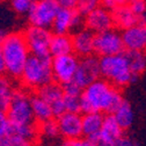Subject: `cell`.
<instances>
[{"label":"cell","mask_w":146,"mask_h":146,"mask_svg":"<svg viewBox=\"0 0 146 146\" xmlns=\"http://www.w3.org/2000/svg\"><path fill=\"white\" fill-rule=\"evenodd\" d=\"M101 77L115 87H124L131 84L132 72L124 53L100 57Z\"/></svg>","instance_id":"cell-4"},{"label":"cell","mask_w":146,"mask_h":146,"mask_svg":"<svg viewBox=\"0 0 146 146\" xmlns=\"http://www.w3.org/2000/svg\"><path fill=\"white\" fill-rule=\"evenodd\" d=\"M38 132H41L43 136L48 137V138H56L58 137L59 133V127H58V123L56 119H49L45 121L43 123L38 124Z\"/></svg>","instance_id":"cell-26"},{"label":"cell","mask_w":146,"mask_h":146,"mask_svg":"<svg viewBox=\"0 0 146 146\" xmlns=\"http://www.w3.org/2000/svg\"><path fill=\"white\" fill-rule=\"evenodd\" d=\"M100 6H101V0H78L76 9L80 14L86 16L88 13H90Z\"/></svg>","instance_id":"cell-27"},{"label":"cell","mask_w":146,"mask_h":146,"mask_svg":"<svg viewBox=\"0 0 146 146\" xmlns=\"http://www.w3.org/2000/svg\"><path fill=\"white\" fill-rule=\"evenodd\" d=\"M62 146H94V144L88 138H76V139H65Z\"/></svg>","instance_id":"cell-33"},{"label":"cell","mask_w":146,"mask_h":146,"mask_svg":"<svg viewBox=\"0 0 146 146\" xmlns=\"http://www.w3.org/2000/svg\"><path fill=\"white\" fill-rule=\"evenodd\" d=\"M14 93V88L9 81V79L4 76L0 77V110L6 111L12 101Z\"/></svg>","instance_id":"cell-25"},{"label":"cell","mask_w":146,"mask_h":146,"mask_svg":"<svg viewBox=\"0 0 146 146\" xmlns=\"http://www.w3.org/2000/svg\"><path fill=\"white\" fill-rule=\"evenodd\" d=\"M86 28V22H85V15L80 14L76 8L73 12V16H72V22H71V29L70 31H72L73 34H76L82 29Z\"/></svg>","instance_id":"cell-30"},{"label":"cell","mask_w":146,"mask_h":146,"mask_svg":"<svg viewBox=\"0 0 146 146\" xmlns=\"http://www.w3.org/2000/svg\"><path fill=\"white\" fill-rule=\"evenodd\" d=\"M11 133V122L8 119L7 113L0 110V139L8 137Z\"/></svg>","instance_id":"cell-31"},{"label":"cell","mask_w":146,"mask_h":146,"mask_svg":"<svg viewBox=\"0 0 146 146\" xmlns=\"http://www.w3.org/2000/svg\"><path fill=\"white\" fill-rule=\"evenodd\" d=\"M104 116L100 111L84 114L82 116V136L86 138H93L98 136L102 129Z\"/></svg>","instance_id":"cell-16"},{"label":"cell","mask_w":146,"mask_h":146,"mask_svg":"<svg viewBox=\"0 0 146 146\" xmlns=\"http://www.w3.org/2000/svg\"><path fill=\"white\" fill-rule=\"evenodd\" d=\"M51 106V109H52V114H53V117H60L63 114L66 113V109H65V104H64V98L59 101H56L50 104Z\"/></svg>","instance_id":"cell-35"},{"label":"cell","mask_w":146,"mask_h":146,"mask_svg":"<svg viewBox=\"0 0 146 146\" xmlns=\"http://www.w3.org/2000/svg\"><path fill=\"white\" fill-rule=\"evenodd\" d=\"M122 40L125 50L146 51V25H136L126 28L122 33Z\"/></svg>","instance_id":"cell-13"},{"label":"cell","mask_w":146,"mask_h":146,"mask_svg":"<svg viewBox=\"0 0 146 146\" xmlns=\"http://www.w3.org/2000/svg\"><path fill=\"white\" fill-rule=\"evenodd\" d=\"M101 70H100V57L96 54H90L87 57H81L79 59L78 68L73 77V81L77 82L82 89L89 84L100 79Z\"/></svg>","instance_id":"cell-9"},{"label":"cell","mask_w":146,"mask_h":146,"mask_svg":"<svg viewBox=\"0 0 146 146\" xmlns=\"http://www.w3.org/2000/svg\"><path fill=\"white\" fill-rule=\"evenodd\" d=\"M125 48L122 40V34L115 29H109L95 34L94 53L96 56H114L124 52Z\"/></svg>","instance_id":"cell-7"},{"label":"cell","mask_w":146,"mask_h":146,"mask_svg":"<svg viewBox=\"0 0 146 146\" xmlns=\"http://www.w3.org/2000/svg\"><path fill=\"white\" fill-rule=\"evenodd\" d=\"M20 138L35 141L38 135V125L37 124H26V125H11V133Z\"/></svg>","instance_id":"cell-24"},{"label":"cell","mask_w":146,"mask_h":146,"mask_svg":"<svg viewBox=\"0 0 146 146\" xmlns=\"http://www.w3.org/2000/svg\"><path fill=\"white\" fill-rule=\"evenodd\" d=\"M123 100L117 87L100 78L84 88L80 95V110L82 114L100 111L113 115Z\"/></svg>","instance_id":"cell-1"},{"label":"cell","mask_w":146,"mask_h":146,"mask_svg":"<svg viewBox=\"0 0 146 146\" xmlns=\"http://www.w3.org/2000/svg\"><path fill=\"white\" fill-rule=\"evenodd\" d=\"M11 125L35 124L30 96L22 89H14L12 101L6 110Z\"/></svg>","instance_id":"cell-5"},{"label":"cell","mask_w":146,"mask_h":146,"mask_svg":"<svg viewBox=\"0 0 146 146\" xmlns=\"http://www.w3.org/2000/svg\"><path fill=\"white\" fill-rule=\"evenodd\" d=\"M130 7L137 16H141V15L146 14V1L145 0H136V1L130 4Z\"/></svg>","instance_id":"cell-36"},{"label":"cell","mask_w":146,"mask_h":146,"mask_svg":"<svg viewBox=\"0 0 146 146\" xmlns=\"http://www.w3.org/2000/svg\"><path fill=\"white\" fill-rule=\"evenodd\" d=\"M86 28L94 34L109 30L114 27V20L111 12L107 11L103 7H98L85 16Z\"/></svg>","instance_id":"cell-12"},{"label":"cell","mask_w":146,"mask_h":146,"mask_svg":"<svg viewBox=\"0 0 146 146\" xmlns=\"http://www.w3.org/2000/svg\"><path fill=\"white\" fill-rule=\"evenodd\" d=\"M78 64H79V58L76 53L52 57L53 80L60 85L71 81L76 74Z\"/></svg>","instance_id":"cell-10"},{"label":"cell","mask_w":146,"mask_h":146,"mask_svg":"<svg viewBox=\"0 0 146 146\" xmlns=\"http://www.w3.org/2000/svg\"><path fill=\"white\" fill-rule=\"evenodd\" d=\"M60 7H65V8H76L77 1L78 0H57Z\"/></svg>","instance_id":"cell-39"},{"label":"cell","mask_w":146,"mask_h":146,"mask_svg":"<svg viewBox=\"0 0 146 146\" xmlns=\"http://www.w3.org/2000/svg\"><path fill=\"white\" fill-rule=\"evenodd\" d=\"M51 57L57 56H65V54L74 53L73 52V43H72V36L68 34H53L50 42L49 48Z\"/></svg>","instance_id":"cell-17"},{"label":"cell","mask_w":146,"mask_h":146,"mask_svg":"<svg viewBox=\"0 0 146 146\" xmlns=\"http://www.w3.org/2000/svg\"><path fill=\"white\" fill-rule=\"evenodd\" d=\"M124 56L129 63L130 70L132 73L141 74L146 68V56L141 51H132V50H124Z\"/></svg>","instance_id":"cell-23"},{"label":"cell","mask_w":146,"mask_h":146,"mask_svg":"<svg viewBox=\"0 0 146 146\" xmlns=\"http://www.w3.org/2000/svg\"><path fill=\"white\" fill-rule=\"evenodd\" d=\"M115 119L117 121V123L121 125V127L123 130L130 127L135 121V113L133 109L130 104V102H127L126 100H123V102L121 103V106L115 110V113L113 114Z\"/></svg>","instance_id":"cell-21"},{"label":"cell","mask_w":146,"mask_h":146,"mask_svg":"<svg viewBox=\"0 0 146 146\" xmlns=\"http://www.w3.org/2000/svg\"><path fill=\"white\" fill-rule=\"evenodd\" d=\"M6 36H7V33H6L4 29L0 28V45H1V43H3L4 40L6 38Z\"/></svg>","instance_id":"cell-41"},{"label":"cell","mask_w":146,"mask_h":146,"mask_svg":"<svg viewBox=\"0 0 146 146\" xmlns=\"http://www.w3.org/2000/svg\"><path fill=\"white\" fill-rule=\"evenodd\" d=\"M111 146H139V144L137 141H135L133 139H131V138L123 135L116 141H114L111 144Z\"/></svg>","instance_id":"cell-37"},{"label":"cell","mask_w":146,"mask_h":146,"mask_svg":"<svg viewBox=\"0 0 146 146\" xmlns=\"http://www.w3.org/2000/svg\"><path fill=\"white\" fill-rule=\"evenodd\" d=\"M99 135L107 144L111 146V144L116 141L119 137H122L124 133H123V129L115 119L114 115H107L104 116L103 125Z\"/></svg>","instance_id":"cell-18"},{"label":"cell","mask_w":146,"mask_h":146,"mask_svg":"<svg viewBox=\"0 0 146 146\" xmlns=\"http://www.w3.org/2000/svg\"><path fill=\"white\" fill-rule=\"evenodd\" d=\"M62 86H63V89H64V94H66V95H79L80 96L82 90H84L77 82H74L73 80H71V81H68V82H66Z\"/></svg>","instance_id":"cell-32"},{"label":"cell","mask_w":146,"mask_h":146,"mask_svg":"<svg viewBox=\"0 0 146 146\" xmlns=\"http://www.w3.org/2000/svg\"><path fill=\"white\" fill-rule=\"evenodd\" d=\"M1 50L6 63V74L12 78H20L25 65L30 56L23 33L7 34L1 43Z\"/></svg>","instance_id":"cell-2"},{"label":"cell","mask_w":146,"mask_h":146,"mask_svg":"<svg viewBox=\"0 0 146 146\" xmlns=\"http://www.w3.org/2000/svg\"><path fill=\"white\" fill-rule=\"evenodd\" d=\"M59 133L65 139H76L82 136V116L76 113H65L57 118Z\"/></svg>","instance_id":"cell-11"},{"label":"cell","mask_w":146,"mask_h":146,"mask_svg":"<svg viewBox=\"0 0 146 146\" xmlns=\"http://www.w3.org/2000/svg\"><path fill=\"white\" fill-rule=\"evenodd\" d=\"M0 146H9L8 140H7V137H6V138H3V139H0Z\"/></svg>","instance_id":"cell-43"},{"label":"cell","mask_w":146,"mask_h":146,"mask_svg":"<svg viewBox=\"0 0 146 146\" xmlns=\"http://www.w3.org/2000/svg\"><path fill=\"white\" fill-rule=\"evenodd\" d=\"M59 8L57 0H37L27 14L28 20L31 26L50 29Z\"/></svg>","instance_id":"cell-6"},{"label":"cell","mask_w":146,"mask_h":146,"mask_svg":"<svg viewBox=\"0 0 146 146\" xmlns=\"http://www.w3.org/2000/svg\"><path fill=\"white\" fill-rule=\"evenodd\" d=\"M37 94L51 104V103L59 101L64 98V89H63V86L60 84H58L53 80L52 82L46 84V85L42 86L41 88H38Z\"/></svg>","instance_id":"cell-22"},{"label":"cell","mask_w":146,"mask_h":146,"mask_svg":"<svg viewBox=\"0 0 146 146\" xmlns=\"http://www.w3.org/2000/svg\"><path fill=\"white\" fill-rule=\"evenodd\" d=\"M7 140H8L9 146H35L34 141L20 138L17 136H13V135H9L7 137Z\"/></svg>","instance_id":"cell-34"},{"label":"cell","mask_w":146,"mask_h":146,"mask_svg":"<svg viewBox=\"0 0 146 146\" xmlns=\"http://www.w3.org/2000/svg\"><path fill=\"white\" fill-rule=\"evenodd\" d=\"M111 14H113L114 26L123 30L138 25L139 21V16H137L132 12L130 5H119L111 12Z\"/></svg>","instance_id":"cell-15"},{"label":"cell","mask_w":146,"mask_h":146,"mask_svg":"<svg viewBox=\"0 0 146 146\" xmlns=\"http://www.w3.org/2000/svg\"><path fill=\"white\" fill-rule=\"evenodd\" d=\"M37 0H11L13 9L19 14H28Z\"/></svg>","instance_id":"cell-29"},{"label":"cell","mask_w":146,"mask_h":146,"mask_svg":"<svg viewBox=\"0 0 146 146\" xmlns=\"http://www.w3.org/2000/svg\"><path fill=\"white\" fill-rule=\"evenodd\" d=\"M64 104L66 113L80 114V96L79 95H66L64 94Z\"/></svg>","instance_id":"cell-28"},{"label":"cell","mask_w":146,"mask_h":146,"mask_svg":"<svg viewBox=\"0 0 146 146\" xmlns=\"http://www.w3.org/2000/svg\"><path fill=\"white\" fill-rule=\"evenodd\" d=\"M74 8H65L60 7L56 17L53 20V23L51 26L52 34H67L71 29V22Z\"/></svg>","instance_id":"cell-20"},{"label":"cell","mask_w":146,"mask_h":146,"mask_svg":"<svg viewBox=\"0 0 146 146\" xmlns=\"http://www.w3.org/2000/svg\"><path fill=\"white\" fill-rule=\"evenodd\" d=\"M118 6H119V3L117 0H101V7L106 8L109 12H113Z\"/></svg>","instance_id":"cell-38"},{"label":"cell","mask_w":146,"mask_h":146,"mask_svg":"<svg viewBox=\"0 0 146 146\" xmlns=\"http://www.w3.org/2000/svg\"><path fill=\"white\" fill-rule=\"evenodd\" d=\"M26 42L28 44L30 54L35 56H51L49 48L52 38V31L48 28L37 26H30L23 33Z\"/></svg>","instance_id":"cell-8"},{"label":"cell","mask_w":146,"mask_h":146,"mask_svg":"<svg viewBox=\"0 0 146 146\" xmlns=\"http://www.w3.org/2000/svg\"><path fill=\"white\" fill-rule=\"evenodd\" d=\"M20 79L26 87L33 89H38L42 86L52 82V57L30 54Z\"/></svg>","instance_id":"cell-3"},{"label":"cell","mask_w":146,"mask_h":146,"mask_svg":"<svg viewBox=\"0 0 146 146\" xmlns=\"http://www.w3.org/2000/svg\"><path fill=\"white\" fill-rule=\"evenodd\" d=\"M30 102H31L33 114H34L35 121L37 124L43 123L45 121H49L51 118H54L50 103L46 102L44 99H42L38 94L31 95L30 96Z\"/></svg>","instance_id":"cell-19"},{"label":"cell","mask_w":146,"mask_h":146,"mask_svg":"<svg viewBox=\"0 0 146 146\" xmlns=\"http://www.w3.org/2000/svg\"><path fill=\"white\" fill-rule=\"evenodd\" d=\"M117 1L119 3V5H130L131 3L136 1V0H117Z\"/></svg>","instance_id":"cell-42"},{"label":"cell","mask_w":146,"mask_h":146,"mask_svg":"<svg viewBox=\"0 0 146 146\" xmlns=\"http://www.w3.org/2000/svg\"><path fill=\"white\" fill-rule=\"evenodd\" d=\"M94 36L95 34L85 28L72 36L73 52L79 57H87L94 53Z\"/></svg>","instance_id":"cell-14"},{"label":"cell","mask_w":146,"mask_h":146,"mask_svg":"<svg viewBox=\"0 0 146 146\" xmlns=\"http://www.w3.org/2000/svg\"><path fill=\"white\" fill-rule=\"evenodd\" d=\"M6 76V63L4 58V53L1 50V45H0V77Z\"/></svg>","instance_id":"cell-40"}]
</instances>
